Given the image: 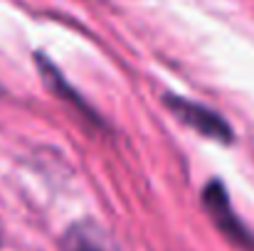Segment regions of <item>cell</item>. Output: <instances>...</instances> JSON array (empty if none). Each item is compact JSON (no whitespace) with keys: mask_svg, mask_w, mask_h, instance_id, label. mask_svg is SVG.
Here are the masks:
<instances>
[{"mask_svg":"<svg viewBox=\"0 0 254 251\" xmlns=\"http://www.w3.org/2000/svg\"><path fill=\"white\" fill-rule=\"evenodd\" d=\"M163 103L173 111V116L180 123H185L188 128H192L195 133H200V136H205L210 141H217V143H232L235 141L232 126L220 113H215L212 108H207V106H202L197 101L175 96V94H166L163 96Z\"/></svg>","mask_w":254,"mask_h":251,"instance_id":"obj_1","label":"cell"},{"mask_svg":"<svg viewBox=\"0 0 254 251\" xmlns=\"http://www.w3.org/2000/svg\"><path fill=\"white\" fill-rule=\"evenodd\" d=\"M202 202H205V207H207L210 217L217 222V227H220V229L232 239V242L245 244V247H250V244H252V239H250V234H247L245 224L235 217L232 204H230V197H227V190H225V185H222L220 180L207 182V187L202 190Z\"/></svg>","mask_w":254,"mask_h":251,"instance_id":"obj_2","label":"cell"},{"mask_svg":"<svg viewBox=\"0 0 254 251\" xmlns=\"http://www.w3.org/2000/svg\"><path fill=\"white\" fill-rule=\"evenodd\" d=\"M62 249L64 251H121V247L94 219H79V222H74L64 232Z\"/></svg>","mask_w":254,"mask_h":251,"instance_id":"obj_3","label":"cell"},{"mask_svg":"<svg viewBox=\"0 0 254 251\" xmlns=\"http://www.w3.org/2000/svg\"><path fill=\"white\" fill-rule=\"evenodd\" d=\"M35 62H37V67H40V74H42V82L47 84V89L50 91H55L60 99H64L67 103H72L74 108H79L82 111V116L86 118H91L94 123H99V116L94 113V108L86 103L84 99L79 96V91L77 89H72L69 82L64 79V74L55 67V62L47 57V54H42V52H37V57H35Z\"/></svg>","mask_w":254,"mask_h":251,"instance_id":"obj_4","label":"cell"}]
</instances>
